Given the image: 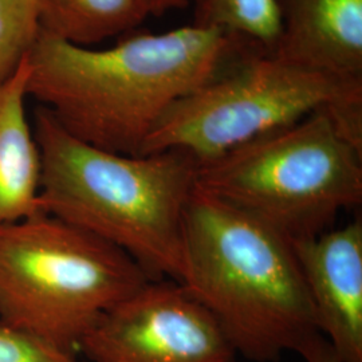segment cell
<instances>
[{"mask_svg":"<svg viewBox=\"0 0 362 362\" xmlns=\"http://www.w3.org/2000/svg\"><path fill=\"white\" fill-rule=\"evenodd\" d=\"M317 327L341 362H362V221L290 240Z\"/></svg>","mask_w":362,"mask_h":362,"instance_id":"8","label":"cell"},{"mask_svg":"<svg viewBox=\"0 0 362 362\" xmlns=\"http://www.w3.org/2000/svg\"><path fill=\"white\" fill-rule=\"evenodd\" d=\"M276 58L309 70L362 81V0H274Z\"/></svg>","mask_w":362,"mask_h":362,"instance_id":"9","label":"cell"},{"mask_svg":"<svg viewBox=\"0 0 362 362\" xmlns=\"http://www.w3.org/2000/svg\"><path fill=\"white\" fill-rule=\"evenodd\" d=\"M306 362H341L324 336L317 337L299 351Z\"/></svg>","mask_w":362,"mask_h":362,"instance_id":"15","label":"cell"},{"mask_svg":"<svg viewBox=\"0 0 362 362\" xmlns=\"http://www.w3.org/2000/svg\"><path fill=\"white\" fill-rule=\"evenodd\" d=\"M0 362H88L0 321Z\"/></svg>","mask_w":362,"mask_h":362,"instance_id":"14","label":"cell"},{"mask_svg":"<svg viewBox=\"0 0 362 362\" xmlns=\"http://www.w3.org/2000/svg\"><path fill=\"white\" fill-rule=\"evenodd\" d=\"M39 33V0H0V83L22 64Z\"/></svg>","mask_w":362,"mask_h":362,"instance_id":"13","label":"cell"},{"mask_svg":"<svg viewBox=\"0 0 362 362\" xmlns=\"http://www.w3.org/2000/svg\"><path fill=\"white\" fill-rule=\"evenodd\" d=\"M151 15L161 16L169 11L182 10L188 7L187 0H148Z\"/></svg>","mask_w":362,"mask_h":362,"instance_id":"16","label":"cell"},{"mask_svg":"<svg viewBox=\"0 0 362 362\" xmlns=\"http://www.w3.org/2000/svg\"><path fill=\"white\" fill-rule=\"evenodd\" d=\"M196 187L288 240L303 239L361 206L362 148L321 109L199 164Z\"/></svg>","mask_w":362,"mask_h":362,"instance_id":"5","label":"cell"},{"mask_svg":"<svg viewBox=\"0 0 362 362\" xmlns=\"http://www.w3.org/2000/svg\"><path fill=\"white\" fill-rule=\"evenodd\" d=\"M149 15L148 0H39L40 30L82 47L129 34Z\"/></svg>","mask_w":362,"mask_h":362,"instance_id":"11","label":"cell"},{"mask_svg":"<svg viewBox=\"0 0 362 362\" xmlns=\"http://www.w3.org/2000/svg\"><path fill=\"white\" fill-rule=\"evenodd\" d=\"M192 25L216 28L245 39L272 54L279 38V18L274 0H187Z\"/></svg>","mask_w":362,"mask_h":362,"instance_id":"12","label":"cell"},{"mask_svg":"<svg viewBox=\"0 0 362 362\" xmlns=\"http://www.w3.org/2000/svg\"><path fill=\"white\" fill-rule=\"evenodd\" d=\"M88 362H236L211 313L170 279L148 281L105 313L79 346Z\"/></svg>","mask_w":362,"mask_h":362,"instance_id":"7","label":"cell"},{"mask_svg":"<svg viewBox=\"0 0 362 362\" xmlns=\"http://www.w3.org/2000/svg\"><path fill=\"white\" fill-rule=\"evenodd\" d=\"M153 281L119 248L45 212L0 226V321L79 353L105 313Z\"/></svg>","mask_w":362,"mask_h":362,"instance_id":"4","label":"cell"},{"mask_svg":"<svg viewBox=\"0 0 362 362\" xmlns=\"http://www.w3.org/2000/svg\"><path fill=\"white\" fill-rule=\"evenodd\" d=\"M251 46L230 33L194 25L161 34L129 33L100 50L40 30L26 57L27 95L79 140L140 156L172 105Z\"/></svg>","mask_w":362,"mask_h":362,"instance_id":"1","label":"cell"},{"mask_svg":"<svg viewBox=\"0 0 362 362\" xmlns=\"http://www.w3.org/2000/svg\"><path fill=\"white\" fill-rule=\"evenodd\" d=\"M321 109L342 119L361 117L362 81L309 70L248 47L172 105L140 156L181 151L204 164Z\"/></svg>","mask_w":362,"mask_h":362,"instance_id":"6","label":"cell"},{"mask_svg":"<svg viewBox=\"0 0 362 362\" xmlns=\"http://www.w3.org/2000/svg\"><path fill=\"white\" fill-rule=\"evenodd\" d=\"M180 284L248 361L299 354L322 336L291 242L197 187L185 214Z\"/></svg>","mask_w":362,"mask_h":362,"instance_id":"3","label":"cell"},{"mask_svg":"<svg viewBox=\"0 0 362 362\" xmlns=\"http://www.w3.org/2000/svg\"><path fill=\"white\" fill-rule=\"evenodd\" d=\"M28 66L25 58L0 83V226L40 209V153L26 113Z\"/></svg>","mask_w":362,"mask_h":362,"instance_id":"10","label":"cell"},{"mask_svg":"<svg viewBox=\"0 0 362 362\" xmlns=\"http://www.w3.org/2000/svg\"><path fill=\"white\" fill-rule=\"evenodd\" d=\"M40 209L129 255L151 279L181 282L197 161L181 151L127 156L69 133L39 106Z\"/></svg>","mask_w":362,"mask_h":362,"instance_id":"2","label":"cell"}]
</instances>
